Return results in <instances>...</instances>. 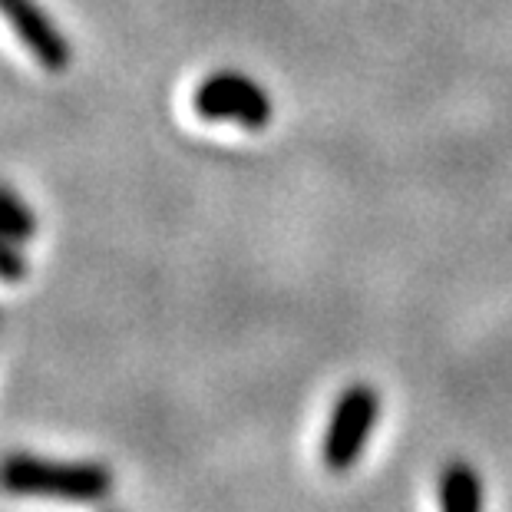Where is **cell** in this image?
<instances>
[{
    "mask_svg": "<svg viewBox=\"0 0 512 512\" xmlns=\"http://www.w3.org/2000/svg\"><path fill=\"white\" fill-rule=\"evenodd\" d=\"M195 113L202 119H235L248 129H261L268 123V96L261 86H255L248 76H238V73H215L209 76L199 90H195Z\"/></svg>",
    "mask_w": 512,
    "mask_h": 512,
    "instance_id": "3",
    "label": "cell"
},
{
    "mask_svg": "<svg viewBox=\"0 0 512 512\" xmlns=\"http://www.w3.org/2000/svg\"><path fill=\"white\" fill-rule=\"evenodd\" d=\"M0 489L27 499L57 503H100L110 496L113 473L90 460H47L34 453H14L0 463Z\"/></svg>",
    "mask_w": 512,
    "mask_h": 512,
    "instance_id": "1",
    "label": "cell"
},
{
    "mask_svg": "<svg viewBox=\"0 0 512 512\" xmlns=\"http://www.w3.org/2000/svg\"><path fill=\"white\" fill-rule=\"evenodd\" d=\"M0 235L14 238L20 245H27L37 235V215L10 185H0Z\"/></svg>",
    "mask_w": 512,
    "mask_h": 512,
    "instance_id": "6",
    "label": "cell"
},
{
    "mask_svg": "<svg viewBox=\"0 0 512 512\" xmlns=\"http://www.w3.org/2000/svg\"><path fill=\"white\" fill-rule=\"evenodd\" d=\"M27 258H24V245L14 242V238L0 235V281L4 285H20L27 278Z\"/></svg>",
    "mask_w": 512,
    "mask_h": 512,
    "instance_id": "7",
    "label": "cell"
},
{
    "mask_svg": "<svg viewBox=\"0 0 512 512\" xmlns=\"http://www.w3.org/2000/svg\"><path fill=\"white\" fill-rule=\"evenodd\" d=\"M440 512H483V483L473 466L450 463L440 476Z\"/></svg>",
    "mask_w": 512,
    "mask_h": 512,
    "instance_id": "5",
    "label": "cell"
},
{
    "mask_svg": "<svg viewBox=\"0 0 512 512\" xmlns=\"http://www.w3.org/2000/svg\"><path fill=\"white\" fill-rule=\"evenodd\" d=\"M0 14H4L7 27L14 30L17 40L24 43V50L43 70L63 73L70 67L73 60L70 43L37 0H0Z\"/></svg>",
    "mask_w": 512,
    "mask_h": 512,
    "instance_id": "4",
    "label": "cell"
},
{
    "mask_svg": "<svg viewBox=\"0 0 512 512\" xmlns=\"http://www.w3.org/2000/svg\"><path fill=\"white\" fill-rule=\"evenodd\" d=\"M377 413H380V397L367 384H354L334 403L328 433H324V466L331 473L351 470L357 456L364 453L370 430L377 423Z\"/></svg>",
    "mask_w": 512,
    "mask_h": 512,
    "instance_id": "2",
    "label": "cell"
}]
</instances>
